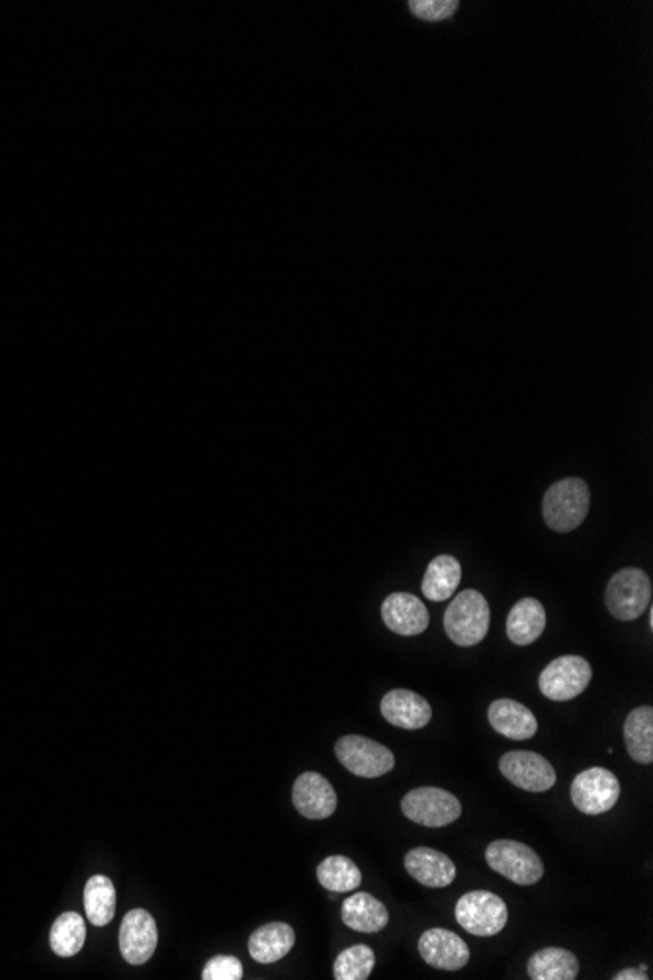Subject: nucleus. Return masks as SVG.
<instances>
[{
  "instance_id": "nucleus-25",
  "label": "nucleus",
  "mask_w": 653,
  "mask_h": 980,
  "mask_svg": "<svg viewBox=\"0 0 653 980\" xmlns=\"http://www.w3.org/2000/svg\"><path fill=\"white\" fill-rule=\"evenodd\" d=\"M317 878L322 887L331 893H350L360 887L362 873L352 860H348L345 855H331L319 863Z\"/></svg>"
},
{
  "instance_id": "nucleus-29",
  "label": "nucleus",
  "mask_w": 653,
  "mask_h": 980,
  "mask_svg": "<svg viewBox=\"0 0 653 980\" xmlns=\"http://www.w3.org/2000/svg\"><path fill=\"white\" fill-rule=\"evenodd\" d=\"M204 980H241L243 979V965L238 957L231 955H218L206 963L202 971Z\"/></svg>"
},
{
  "instance_id": "nucleus-24",
  "label": "nucleus",
  "mask_w": 653,
  "mask_h": 980,
  "mask_svg": "<svg viewBox=\"0 0 653 980\" xmlns=\"http://www.w3.org/2000/svg\"><path fill=\"white\" fill-rule=\"evenodd\" d=\"M86 918L96 928L108 926L116 914V888L104 875L88 878L85 887Z\"/></svg>"
},
{
  "instance_id": "nucleus-14",
  "label": "nucleus",
  "mask_w": 653,
  "mask_h": 980,
  "mask_svg": "<svg viewBox=\"0 0 653 980\" xmlns=\"http://www.w3.org/2000/svg\"><path fill=\"white\" fill-rule=\"evenodd\" d=\"M386 626L401 636H417L429 629V609L419 597L398 591L386 597L382 605Z\"/></svg>"
},
{
  "instance_id": "nucleus-19",
  "label": "nucleus",
  "mask_w": 653,
  "mask_h": 980,
  "mask_svg": "<svg viewBox=\"0 0 653 980\" xmlns=\"http://www.w3.org/2000/svg\"><path fill=\"white\" fill-rule=\"evenodd\" d=\"M296 944V931L284 921H272L261 926L249 938V953L256 963H276L292 951Z\"/></svg>"
},
{
  "instance_id": "nucleus-13",
  "label": "nucleus",
  "mask_w": 653,
  "mask_h": 980,
  "mask_svg": "<svg viewBox=\"0 0 653 980\" xmlns=\"http://www.w3.org/2000/svg\"><path fill=\"white\" fill-rule=\"evenodd\" d=\"M292 801L297 812L309 820L329 819L339 804L333 784L315 771L297 777L292 789Z\"/></svg>"
},
{
  "instance_id": "nucleus-11",
  "label": "nucleus",
  "mask_w": 653,
  "mask_h": 980,
  "mask_svg": "<svg viewBox=\"0 0 653 980\" xmlns=\"http://www.w3.org/2000/svg\"><path fill=\"white\" fill-rule=\"evenodd\" d=\"M159 931L154 916L144 908L129 910L119 928V951L129 965H144L154 957Z\"/></svg>"
},
{
  "instance_id": "nucleus-22",
  "label": "nucleus",
  "mask_w": 653,
  "mask_h": 980,
  "mask_svg": "<svg viewBox=\"0 0 653 980\" xmlns=\"http://www.w3.org/2000/svg\"><path fill=\"white\" fill-rule=\"evenodd\" d=\"M460 580H462V566L459 560L454 556L441 555L429 563L421 589L429 601L441 603L454 596Z\"/></svg>"
},
{
  "instance_id": "nucleus-26",
  "label": "nucleus",
  "mask_w": 653,
  "mask_h": 980,
  "mask_svg": "<svg viewBox=\"0 0 653 980\" xmlns=\"http://www.w3.org/2000/svg\"><path fill=\"white\" fill-rule=\"evenodd\" d=\"M86 928L83 916L77 913L61 914L53 921L50 946L60 957H73L85 946Z\"/></svg>"
},
{
  "instance_id": "nucleus-12",
  "label": "nucleus",
  "mask_w": 653,
  "mask_h": 980,
  "mask_svg": "<svg viewBox=\"0 0 653 980\" xmlns=\"http://www.w3.org/2000/svg\"><path fill=\"white\" fill-rule=\"evenodd\" d=\"M419 953L426 965L439 971H460L470 961V947L450 929H426L419 938Z\"/></svg>"
},
{
  "instance_id": "nucleus-9",
  "label": "nucleus",
  "mask_w": 653,
  "mask_h": 980,
  "mask_svg": "<svg viewBox=\"0 0 653 980\" xmlns=\"http://www.w3.org/2000/svg\"><path fill=\"white\" fill-rule=\"evenodd\" d=\"M620 799L619 777L604 768L581 771L571 783V801L579 812L597 816L614 809Z\"/></svg>"
},
{
  "instance_id": "nucleus-15",
  "label": "nucleus",
  "mask_w": 653,
  "mask_h": 980,
  "mask_svg": "<svg viewBox=\"0 0 653 980\" xmlns=\"http://www.w3.org/2000/svg\"><path fill=\"white\" fill-rule=\"evenodd\" d=\"M382 716L391 726L406 728V730H419L431 723L433 708L423 695H417L413 691L393 689L383 695L380 703Z\"/></svg>"
},
{
  "instance_id": "nucleus-27",
  "label": "nucleus",
  "mask_w": 653,
  "mask_h": 980,
  "mask_svg": "<svg viewBox=\"0 0 653 980\" xmlns=\"http://www.w3.org/2000/svg\"><path fill=\"white\" fill-rule=\"evenodd\" d=\"M376 953L365 944L350 946L339 953L333 965V977L337 980H366L373 971Z\"/></svg>"
},
{
  "instance_id": "nucleus-16",
  "label": "nucleus",
  "mask_w": 653,
  "mask_h": 980,
  "mask_svg": "<svg viewBox=\"0 0 653 980\" xmlns=\"http://www.w3.org/2000/svg\"><path fill=\"white\" fill-rule=\"evenodd\" d=\"M406 870L423 887L444 888L456 878V865L446 853L415 847L406 855Z\"/></svg>"
},
{
  "instance_id": "nucleus-21",
  "label": "nucleus",
  "mask_w": 653,
  "mask_h": 980,
  "mask_svg": "<svg viewBox=\"0 0 653 980\" xmlns=\"http://www.w3.org/2000/svg\"><path fill=\"white\" fill-rule=\"evenodd\" d=\"M526 971L533 980H573L579 974V961L564 947H544L530 957Z\"/></svg>"
},
{
  "instance_id": "nucleus-17",
  "label": "nucleus",
  "mask_w": 653,
  "mask_h": 980,
  "mask_svg": "<svg viewBox=\"0 0 653 980\" xmlns=\"http://www.w3.org/2000/svg\"><path fill=\"white\" fill-rule=\"evenodd\" d=\"M487 718L493 730L509 740H528L538 733V723L533 710L518 700H493L487 710Z\"/></svg>"
},
{
  "instance_id": "nucleus-5",
  "label": "nucleus",
  "mask_w": 653,
  "mask_h": 980,
  "mask_svg": "<svg viewBox=\"0 0 653 980\" xmlns=\"http://www.w3.org/2000/svg\"><path fill=\"white\" fill-rule=\"evenodd\" d=\"M454 916L460 926L477 938H493L507 926V904L489 891H472L460 898Z\"/></svg>"
},
{
  "instance_id": "nucleus-3",
  "label": "nucleus",
  "mask_w": 653,
  "mask_h": 980,
  "mask_svg": "<svg viewBox=\"0 0 653 980\" xmlns=\"http://www.w3.org/2000/svg\"><path fill=\"white\" fill-rule=\"evenodd\" d=\"M650 601H652V581L640 568H624L617 571L604 591V605L619 621H636L638 617H642L650 607Z\"/></svg>"
},
{
  "instance_id": "nucleus-2",
  "label": "nucleus",
  "mask_w": 653,
  "mask_h": 980,
  "mask_svg": "<svg viewBox=\"0 0 653 980\" xmlns=\"http://www.w3.org/2000/svg\"><path fill=\"white\" fill-rule=\"evenodd\" d=\"M444 631L462 649L480 644L489 631V605L477 589H464L444 613Z\"/></svg>"
},
{
  "instance_id": "nucleus-7",
  "label": "nucleus",
  "mask_w": 653,
  "mask_h": 980,
  "mask_svg": "<svg viewBox=\"0 0 653 980\" xmlns=\"http://www.w3.org/2000/svg\"><path fill=\"white\" fill-rule=\"evenodd\" d=\"M591 679L593 670L586 657L560 656L544 667L538 687L546 699L564 703L579 697Z\"/></svg>"
},
{
  "instance_id": "nucleus-6",
  "label": "nucleus",
  "mask_w": 653,
  "mask_h": 980,
  "mask_svg": "<svg viewBox=\"0 0 653 980\" xmlns=\"http://www.w3.org/2000/svg\"><path fill=\"white\" fill-rule=\"evenodd\" d=\"M401 810L408 820L426 828L449 826L462 814V804L454 794L439 787H419L409 791Z\"/></svg>"
},
{
  "instance_id": "nucleus-8",
  "label": "nucleus",
  "mask_w": 653,
  "mask_h": 980,
  "mask_svg": "<svg viewBox=\"0 0 653 980\" xmlns=\"http://www.w3.org/2000/svg\"><path fill=\"white\" fill-rule=\"evenodd\" d=\"M335 754L345 769L366 779L386 776L396 768V756L391 750L357 734L343 736L339 742L335 744Z\"/></svg>"
},
{
  "instance_id": "nucleus-1",
  "label": "nucleus",
  "mask_w": 653,
  "mask_h": 980,
  "mask_svg": "<svg viewBox=\"0 0 653 980\" xmlns=\"http://www.w3.org/2000/svg\"><path fill=\"white\" fill-rule=\"evenodd\" d=\"M591 507V492L586 480L566 477L548 487L544 494L543 515L546 525L556 533L576 530Z\"/></svg>"
},
{
  "instance_id": "nucleus-4",
  "label": "nucleus",
  "mask_w": 653,
  "mask_h": 980,
  "mask_svg": "<svg viewBox=\"0 0 653 980\" xmlns=\"http://www.w3.org/2000/svg\"><path fill=\"white\" fill-rule=\"evenodd\" d=\"M485 862L501 877L509 878L515 885H536L544 877V863L540 855L528 845L515 840H495L485 850Z\"/></svg>"
},
{
  "instance_id": "nucleus-30",
  "label": "nucleus",
  "mask_w": 653,
  "mask_h": 980,
  "mask_svg": "<svg viewBox=\"0 0 653 980\" xmlns=\"http://www.w3.org/2000/svg\"><path fill=\"white\" fill-rule=\"evenodd\" d=\"M614 980H647L650 977L645 974V967H640V969H624V971L617 972Z\"/></svg>"
},
{
  "instance_id": "nucleus-20",
  "label": "nucleus",
  "mask_w": 653,
  "mask_h": 980,
  "mask_svg": "<svg viewBox=\"0 0 653 980\" xmlns=\"http://www.w3.org/2000/svg\"><path fill=\"white\" fill-rule=\"evenodd\" d=\"M343 921H345V926L355 929V931L378 934L388 926L390 913H388L386 904L380 903L376 896L368 895V893H357V895L345 898Z\"/></svg>"
},
{
  "instance_id": "nucleus-10",
  "label": "nucleus",
  "mask_w": 653,
  "mask_h": 980,
  "mask_svg": "<svg viewBox=\"0 0 653 980\" xmlns=\"http://www.w3.org/2000/svg\"><path fill=\"white\" fill-rule=\"evenodd\" d=\"M499 769L505 779L528 793H544L556 784L550 761L535 751H507L499 759Z\"/></svg>"
},
{
  "instance_id": "nucleus-28",
  "label": "nucleus",
  "mask_w": 653,
  "mask_h": 980,
  "mask_svg": "<svg viewBox=\"0 0 653 980\" xmlns=\"http://www.w3.org/2000/svg\"><path fill=\"white\" fill-rule=\"evenodd\" d=\"M409 10L426 22H441L459 10L456 0H411Z\"/></svg>"
},
{
  "instance_id": "nucleus-18",
  "label": "nucleus",
  "mask_w": 653,
  "mask_h": 980,
  "mask_svg": "<svg viewBox=\"0 0 653 980\" xmlns=\"http://www.w3.org/2000/svg\"><path fill=\"white\" fill-rule=\"evenodd\" d=\"M546 609L538 599L526 597L517 601L507 617V636L517 646H530L546 629Z\"/></svg>"
},
{
  "instance_id": "nucleus-23",
  "label": "nucleus",
  "mask_w": 653,
  "mask_h": 980,
  "mask_svg": "<svg viewBox=\"0 0 653 980\" xmlns=\"http://www.w3.org/2000/svg\"><path fill=\"white\" fill-rule=\"evenodd\" d=\"M624 740L630 758L642 766L653 761V708L638 707L626 716Z\"/></svg>"
}]
</instances>
